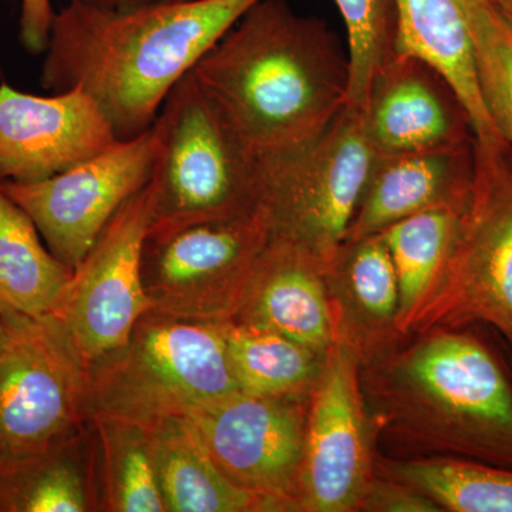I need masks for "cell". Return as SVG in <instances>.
Returning a JSON list of instances; mask_svg holds the SVG:
<instances>
[{
	"label": "cell",
	"mask_w": 512,
	"mask_h": 512,
	"mask_svg": "<svg viewBox=\"0 0 512 512\" xmlns=\"http://www.w3.org/2000/svg\"><path fill=\"white\" fill-rule=\"evenodd\" d=\"M259 0H185L127 9L70 0L56 12L40 83L82 89L119 140L153 126L168 94Z\"/></svg>",
	"instance_id": "1"
},
{
	"label": "cell",
	"mask_w": 512,
	"mask_h": 512,
	"mask_svg": "<svg viewBox=\"0 0 512 512\" xmlns=\"http://www.w3.org/2000/svg\"><path fill=\"white\" fill-rule=\"evenodd\" d=\"M360 367L377 443L394 458L454 457L512 470V380L493 350L434 328Z\"/></svg>",
	"instance_id": "2"
},
{
	"label": "cell",
	"mask_w": 512,
	"mask_h": 512,
	"mask_svg": "<svg viewBox=\"0 0 512 512\" xmlns=\"http://www.w3.org/2000/svg\"><path fill=\"white\" fill-rule=\"evenodd\" d=\"M254 156L320 133L348 106V49L323 20L259 0L192 69Z\"/></svg>",
	"instance_id": "3"
},
{
	"label": "cell",
	"mask_w": 512,
	"mask_h": 512,
	"mask_svg": "<svg viewBox=\"0 0 512 512\" xmlns=\"http://www.w3.org/2000/svg\"><path fill=\"white\" fill-rule=\"evenodd\" d=\"M92 416L147 424L238 393L225 323L148 311L126 345L86 367ZM90 416V419H92Z\"/></svg>",
	"instance_id": "4"
},
{
	"label": "cell",
	"mask_w": 512,
	"mask_h": 512,
	"mask_svg": "<svg viewBox=\"0 0 512 512\" xmlns=\"http://www.w3.org/2000/svg\"><path fill=\"white\" fill-rule=\"evenodd\" d=\"M153 127L157 156L148 232L259 210L255 156L192 70L168 94Z\"/></svg>",
	"instance_id": "5"
},
{
	"label": "cell",
	"mask_w": 512,
	"mask_h": 512,
	"mask_svg": "<svg viewBox=\"0 0 512 512\" xmlns=\"http://www.w3.org/2000/svg\"><path fill=\"white\" fill-rule=\"evenodd\" d=\"M375 158L363 109L349 104L309 140L256 154L258 208L271 237L328 262L346 237Z\"/></svg>",
	"instance_id": "6"
},
{
	"label": "cell",
	"mask_w": 512,
	"mask_h": 512,
	"mask_svg": "<svg viewBox=\"0 0 512 512\" xmlns=\"http://www.w3.org/2000/svg\"><path fill=\"white\" fill-rule=\"evenodd\" d=\"M86 369L50 316L0 318V470L53 450L90 421Z\"/></svg>",
	"instance_id": "7"
},
{
	"label": "cell",
	"mask_w": 512,
	"mask_h": 512,
	"mask_svg": "<svg viewBox=\"0 0 512 512\" xmlns=\"http://www.w3.org/2000/svg\"><path fill=\"white\" fill-rule=\"evenodd\" d=\"M480 322L512 343V150L474 147V181L456 247L409 338Z\"/></svg>",
	"instance_id": "8"
},
{
	"label": "cell",
	"mask_w": 512,
	"mask_h": 512,
	"mask_svg": "<svg viewBox=\"0 0 512 512\" xmlns=\"http://www.w3.org/2000/svg\"><path fill=\"white\" fill-rule=\"evenodd\" d=\"M269 241L261 210L234 220L147 231L141 278L151 306L177 318L231 322Z\"/></svg>",
	"instance_id": "9"
},
{
	"label": "cell",
	"mask_w": 512,
	"mask_h": 512,
	"mask_svg": "<svg viewBox=\"0 0 512 512\" xmlns=\"http://www.w3.org/2000/svg\"><path fill=\"white\" fill-rule=\"evenodd\" d=\"M150 215L148 181L111 218L50 315L84 369L126 345L138 319L153 309L141 278Z\"/></svg>",
	"instance_id": "10"
},
{
	"label": "cell",
	"mask_w": 512,
	"mask_h": 512,
	"mask_svg": "<svg viewBox=\"0 0 512 512\" xmlns=\"http://www.w3.org/2000/svg\"><path fill=\"white\" fill-rule=\"evenodd\" d=\"M156 156L151 126L46 180L0 181V188L29 215L50 252L74 271L124 202L146 187Z\"/></svg>",
	"instance_id": "11"
},
{
	"label": "cell",
	"mask_w": 512,
	"mask_h": 512,
	"mask_svg": "<svg viewBox=\"0 0 512 512\" xmlns=\"http://www.w3.org/2000/svg\"><path fill=\"white\" fill-rule=\"evenodd\" d=\"M376 434L359 362L333 343L309 397L299 512H356L376 476Z\"/></svg>",
	"instance_id": "12"
},
{
	"label": "cell",
	"mask_w": 512,
	"mask_h": 512,
	"mask_svg": "<svg viewBox=\"0 0 512 512\" xmlns=\"http://www.w3.org/2000/svg\"><path fill=\"white\" fill-rule=\"evenodd\" d=\"M309 399L234 393L188 416L231 483L299 512Z\"/></svg>",
	"instance_id": "13"
},
{
	"label": "cell",
	"mask_w": 512,
	"mask_h": 512,
	"mask_svg": "<svg viewBox=\"0 0 512 512\" xmlns=\"http://www.w3.org/2000/svg\"><path fill=\"white\" fill-rule=\"evenodd\" d=\"M120 141L82 89L52 96L0 84V181L35 183Z\"/></svg>",
	"instance_id": "14"
},
{
	"label": "cell",
	"mask_w": 512,
	"mask_h": 512,
	"mask_svg": "<svg viewBox=\"0 0 512 512\" xmlns=\"http://www.w3.org/2000/svg\"><path fill=\"white\" fill-rule=\"evenodd\" d=\"M363 117L370 144L382 156L474 141L450 84L423 60L396 49L373 77Z\"/></svg>",
	"instance_id": "15"
},
{
	"label": "cell",
	"mask_w": 512,
	"mask_h": 512,
	"mask_svg": "<svg viewBox=\"0 0 512 512\" xmlns=\"http://www.w3.org/2000/svg\"><path fill=\"white\" fill-rule=\"evenodd\" d=\"M333 343L360 367L403 343L400 293L382 234L342 242L325 264Z\"/></svg>",
	"instance_id": "16"
},
{
	"label": "cell",
	"mask_w": 512,
	"mask_h": 512,
	"mask_svg": "<svg viewBox=\"0 0 512 512\" xmlns=\"http://www.w3.org/2000/svg\"><path fill=\"white\" fill-rule=\"evenodd\" d=\"M474 181V141L413 153L376 154L343 242L431 210L466 207Z\"/></svg>",
	"instance_id": "17"
},
{
	"label": "cell",
	"mask_w": 512,
	"mask_h": 512,
	"mask_svg": "<svg viewBox=\"0 0 512 512\" xmlns=\"http://www.w3.org/2000/svg\"><path fill=\"white\" fill-rule=\"evenodd\" d=\"M325 264L308 249L271 237L231 322L269 330L328 352L333 330Z\"/></svg>",
	"instance_id": "18"
},
{
	"label": "cell",
	"mask_w": 512,
	"mask_h": 512,
	"mask_svg": "<svg viewBox=\"0 0 512 512\" xmlns=\"http://www.w3.org/2000/svg\"><path fill=\"white\" fill-rule=\"evenodd\" d=\"M394 49L423 60L457 94L473 130L474 147L508 146L485 107L466 0H393Z\"/></svg>",
	"instance_id": "19"
},
{
	"label": "cell",
	"mask_w": 512,
	"mask_h": 512,
	"mask_svg": "<svg viewBox=\"0 0 512 512\" xmlns=\"http://www.w3.org/2000/svg\"><path fill=\"white\" fill-rule=\"evenodd\" d=\"M168 512H279L275 503L231 483L188 417L147 424Z\"/></svg>",
	"instance_id": "20"
},
{
	"label": "cell",
	"mask_w": 512,
	"mask_h": 512,
	"mask_svg": "<svg viewBox=\"0 0 512 512\" xmlns=\"http://www.w3.org/2000/svg\"><path fill=\"white\" fill-rule=\"evenodd\" d=\"M73 276L42 242L28 214L0 188V309L52 315Z\"/></svg>",
	"instance_id": "21"
},
{
	"label": "cell",
	"mask_w": 512,
	"mask_h": 512,
	"mask_svg": "<svg viewBox=\"0 0 512 512\" xmlns=\"http://www.w3.org/2000/svg\"><path fill=\"white\" fill-rule=\"evenodd\" d=\"M467 207L420 212L380 232L399 284V326L404 339H409L414 320L439 288Z\"/></svg>",
	"instance_id": "22"
},
{
	"label": "cell",
	"mask_w": 512,
	"mask_h": 512,
	"mask_svg": "<svg viewBox=\"0 0 512 512\" xmlns=\"http://www.w3.org/2000/svg\"><path fill=\"white\" fill-rule=\"evenodd\" d=\"M232 375L239 392L282 399H309L326 355L269 330L225 323Z\"/></svg>",
	"instance_id": "23"
},
{
	"label": "cell",
	"mask_w": 512,
	"mask_h": 512,
	"mask_svg": "<svg viewBox=\"0 0 512 512\" xmlns=\"http://www.w3.org/2000/svg\"><path fill=\"white\" fill-rule=\"evenodd\" d=\"M375 473L412 485L443 511L512 512L510 468L464 458L376 454Z\"/></svg>",
	"instance_id": "24"
},
{
	"label": "cell",
	"mask_w": 512,
	"mask_h": 512,
	"mask_svg": "<svg viewBox=\"0 0 512 512\" xmlns=\"http://www.w3.org/2000/svg\"><path fill=\"white\" fill-rule=\"evenodd\" d=\"M82 431L42 456L0 470V511L84 512L96 510L90 456Z\"/></svg>",
	"instance_id": "25"
},
{
	"label": "cell",
	"mask_w": 512,
	"mask_h": 512,
	"mask_svg": "<svg viewBox=\"0 0 512 512\" xmlns=\"http://www.w3.org/2000/svg\"><path fill=\"white\" fill-rule=\"evenodd\" d=\"M90 423L99 441L103 510L165 512L147 427L101 414Z\"/></svg>",
	"instance_id": "26"
},
{
	"label": "cell",
	"mask_w": 512,
	"mask_h": 512,
	"mask_svg": "<svg viewBox=\"0 0 512 512\" xmlns=\"http://www.w3.org/2000/svg\"><path fill=\"white\" fill-rule=\"evenodd\" d=\"M466 3L485 107L512 150V25L491 0Z\"/></svg>",
	"instance_id": "27"
},
{
	"label": "cell",
	"mask_w": 512,
	"mask_h": 512,
	"mask_svg": "<svg viewBox=\"0 0 512 512\" xmlns=\"http://www.w3.org/2000/svg\"><path fill=\"white\" fill-rule=\"evenodd\" d=\"M346 28L350 84L349 106L363 109L373 77L394 50L393 0H333Z\"/></svg>",
	"instance_id": "28"
},
{
	"label": "cell",
	"mask_w": 512,
	"mask_h": 512,
	"mask_svg": "<svg viewBox=\"0 0 512 512\" xmlns=\"http://www.w3.org/2000/svg\"><path fill=\"white\" fill-rule=\"evenodd\" d=\"M359 511L366 512H443L426 494L412 485L376 476L370 481Z\"/></svg>",
	"instance_id": "29"
},
{
	"label": "cell",
	"mask_w": 512,
	"mask_h": 512,
	"mask_svg": "<svg viewBox=\"0 0 512 512\" xmlns=\"http://www.w3.org/2000/svg\"><path fill=\"white\" fill-rule=\"evenodd\" d=\"M55 15L52 0H20L19 39L29 53L46 52Z\"/></svg>",
	"instance_id": "30"
},
{
	"label": "cell",
	"mask_w": 512,
	"mask_h": 512,
	"mask_svg": "<svg viewBox=\"0 0 512 512\" xmlns=\"http://www.w3.org/2000/svg\"><path fill=\"white\" fill-rule=\"evenodd\" d=\"M89 5L109 9L136 8V6L154 5V3L185 2V0H80Z\"/></svg>",
	"instance_id": "31"
},
{
	"label": "cell",
	"mask_w": 512,
	"mask_h": 512,
	"mask_svg": "<svg viewBox=\"0 0 512 512\" xmlns=\"http://www.w3.org/2000/svg\"><path fill=\"white\" fill-rule=\"evenodd\" d=\"M491 3L498 13L512 25V0H491Z\"/></svg>",
	"instance_id": "32"
},
{
	"label": "cell",
	"mask_w": 512,
	"mask_h": 512,
	"mask_svg": "<svg viewBox=\"0 0 512 512\" xmlns=\"http://www.w3.org/2000/svg\"><path fill=\"white\" fill-rule=\"evenodd\" d=\"M0 318H2V309H0Z\"/></svg>",
	"instance_id": "33"
}]
</instances>
